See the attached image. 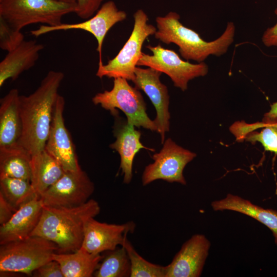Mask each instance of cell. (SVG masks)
Instances as JSON below:
<instances>
[{
  "mask_svg": "<svg viewBox=\"0 0 277 277\" xmlns=\"http://www.w3.org/2000/svg\"><path fill=\"white\" fill-rule=\"evenodd\" d=\"M135 227L132 221L122 224H108L91 217L85 225L81 247L93 254L113 250L123 245L128 234L132 233Z\"/></svg>",
  "mask_w": 277,
  "mask_h": 277,
  "instance_id": "14",
  "label": "cell"
},
{
  "mask_svg": "<svg viewBox=\"0 0 277 277\" xmlns=\"http://www.w3.org/2000/svg\"><path fill=\"white\" fill-rule=\"evenodd\" d=\"M94 185L85 171H65L62 177L40 196L44 206L74 207L86 203L93 194Z\"/></svg>",
  "mask_w": 277,
  "mask_h": 277,
  "instance_id": "10",
  "label": "cell"
},
{
  "mask_svg": "<svg viewBox=\"0 0 277 277\" xmlns=\"http://www.w3.org/2000/svg\"><path fill=\"white\" fill-rule=\"evenodd\" d=\"M246 128L249 132L243 136L242 142L246 141L253 144L259 142L265 151L277 154V118H263L261 122L247 123Z\"/></svg>",
  "mask_w": 277,
  "mask_h": 277,
  "instance_id": "26",
  "label": "cell"
},
{
  "mask_svg": "<svg viewBox=\"0 0 277 277\" xmlns=\"http://www.w3.org/2000/svg\"><path fill=\"white\" fill-rule=\"evenodd\" d=\"M24 41V35L0 17V48L7 52L17 47Z\"/></svg>",
  "mask_w": 277,
  "mask_h": 277,
  "instance_id": "28",
  "label": "cell"
},
{
  "mask_svg": "<svg viewBox=\"0 0 277 277\" xmlns=\"http://www.w3.org/2000/svg\"><path fill=\"white\" fill-rule=\"evenodd\" d=\"M214 211L231 210L249 216L267 227L272 232L277 245V211L265 209L250 201L231 193L225 197L212 202Z\"/></svg>",
  "mask_w": 277,
  "mask_h": 277,
  "instance_id": "20",
  "label": "cell"
},
{
  "mask_svg": "<svg viewBox=\"0 0 277 277\" xmlns=\"http://www.w3.org/2000/svg\"><path fill=\"white\" fill-rule=\"evenodd\" d=\"M131 265L126 249L123 246L109 251L103 256L93 276L95 277H129Z\"/></svg>",
  "mask_w": 277,
  "mask_h": 277,
  "instance_id": "25",
  "label": "cell"
},
{
  "mask_svg": "<svg viewBox=\"0 0 277 277\" xmlns=\"http://www.w3.org/2000/svg\"><path fill=\"white\" fill-rule=\"evenodd\" d=\"M76 5L56 0H2L0 17L20 31L34 24L56 26L62 23L64 16L75 12Z\"/></svg>",
  "mask_w": 277,
  "mask_h": 277,
  "instance_id": "4",
  "label": "cell"
},
{
  "mask_svg": "<svg viewBox=\"0 0 277 277\" xmlns=\"http://www.w3.org/2000/svg\"><path fill=\"white\" fill-rule=\"evenodd\" d=\"M104 1L76 0L74 13L81 18H89L97 11Z\"/></svg>",
  "mask_w": 277,
  "mask_h": 277,
  "instance_id": "29",
  "label": "cell"
},
{
  "mask_svg": "<svg viewBox=\"0 0 277 277\" xmlns=\"http://www.w3.org/2000/svg\"><path fill=\"white\" fill-rule=\"evenodd\" d=\"M57 251L54 243L38 236L1 245L0 272L32 275L37 268L52 260Z\"/></svg>",
  "mask_w": 277,
  "mask_h": 277,
  "instance_id": "5",
  "label": "cell"
},
{
  "mask_svg": "<svg viewBox=\"0 0 277 277\" xmlns=\"http://www.w3.org/2000/svg\"><path fill=\"white\" fill-rule=\"evenodd\" d=\"M103 257L101 254H93L81 247L72 252L55 253L53 260L59 263L64 277H91Z\"/></svg>",
  "mask_w": 277,
  "mask_h": 277,
  "instance_id": "22",
  "label": "cell"
},
{
  "mask_svg": "<svg viewBox=\"0 0 277 277\" xmlns=\"http://www.w3.org/2000/svg\"><path fill=\"white\" fill-rule=\"evenodd\" d=\"M126 18L127 13L124 11L120 10L113 1H109L102 5L95 15L83 22L62 23L56 26L43 25L38 28L31 30L30 34L35 37H38L53 31L73 29L89 32L95 37L97 41L96 50L99 54L98 65H101L103 64L102 57V46L107 32L115 24L124 21Z\"/></svg>",
  "mask_w": 277,
  "mask_h": 277,
  "instance_id": "11",
  "label": "cell"
},
{
  "mask_svg": "<svg viewBox=\"0 0 277 277\" xmlns=\"http://www.w3.org/2000/svg\"><path fill=\"white\" fill-rule=\"evenodd\" d=\"M163 144L160 152L153 155V162L145 167L142 175V185L146 186L154 181L162 180L185 185L184 169L196 154L179 146L170 138Z\"/></svg>",
  "mask_w": 277,
  "mask_h": 277,
  "instance_id": "9",
  "label": "cell"
},
{
  "mask_svg": "<svg viewBox=\"0 0 277 277\" xmlns=\"http://www.w3.org/2000/svg\"><path fill=\"white\" fill-rule=\"evenodd\" d=\"M116 138L109 147L117 151L120 156V168L124 174L123 182L129 184L132 178L133 162L135 154L141 149L151 151L153 149L144 146L140 141L141 133L134 129V126L127 122L122 126H115L113 131Z\"/></svg>",
  "mask_w": 277,
  "mask_h": 277,
  "instance_id": "17",
  "label": "cell"
},
{
  "mask_svg": "<svg viewBox=\"0 0 277 277\" xmlns=\"http://www.w3.org/2000/svg\"><path fill=\"white\" fill-rule=\"evenodd\" d=\"M162 72L148 67L136 66L135 78L132 82L135 87L143 91L155 108L156 116L153 120L157 132L161 137V143L165 141V133L169 131L170 115L169 111V95L167 87L160 81Z\"/></svg>",
  "mask_w": 277,
  "mask_h": 277,
  "instance_id": "12",
  "label": "cell"
},
{
  "mask_svg": "<svg viewBox=\"0 0 277 277\" xmlns=\"http://www.w3.org/2000/svg\"><path fill=\"white\" fill-rule=\"evenodd\" d=\"M277 15V7L274 10ZM262 41L263 44L267 47L277 46V22L273 26L268 28L264 32Z\"/></svg>",
  "mask_w": 277,
  "mask_h": 277,
  "instance_id": "32",
  "label": "cell"
},
{
  "mask_svg": "<svg viewBox=\"0 0 277 277\" xmlns=\"http://www.w3.org/2000/svg\"><path fill=\"white\" fill-rule=\"evenodd\" d=\"M123 246L126 249L130 259V277H166L167 266H161L147 261L137 252L127 238Z\"/></svg>",
  "mask_w": 277,
  "mask_h": 277,
  "instance_id": "27",
  "label": "cell"
},
{
  "mask_svg": "<svg viewBox=\"0 0 277 277\" xmlns=\"http://www.w3.org/2000/svg\"><path fill=\"white\" fill-rule=\"evenodd\" d=\"M180 19V15L172 11L164 16L156 17L157 30L154 37L166 44H176L182 57L188 61L201 63L210 55L221 56L226 53L234 41L235 27L233 22L227 23L219 37L206 42L196 32L184 26Z\"/></svg>",
  "mask_w": 277,
  "mask_h": 277,
  "instance_id": "3",
  "label": "cell"
},
{
  "mask_svg": "<svg viewBox=\"0 0 277 277\" xmlns=\"http://www.w3.org/2000/svg\"><path fill=\"white\" fill-rule=\"evenodd\" d=\"M64 107V98L59 94L45 150L58 162L65 171H77L81 168L71 135L65 124Z\"/></svg>",
  "mask_w": 277,
  "mask_h": 277,
  "instance_id": "13",
  "label": "cell"
},
{
  "mask_svg": "<svg viewBox=\"0 0 277 277\" xmlns=\"http://www.w3.org/2000/svg\"><path fill=\"white\" fill-rule=\"evenodd\" d=\"M44 205L36 197L15 211L11 218L0 226V244L25 239L37 225Z\"/></svg>",
  "mask_w": 277,
  "mask_h": 277,
  "instance_id": "16",
  "label": "cell"
},
{
  "mask_svg": "<svg viewBox=\"0 0 277 277\" xmlns=\"http://www.w3.org/2000/svg\"><path fill=\"white\" fill-rule=\"evenodd\" d=\"M92 101L94 105H99L109 111L113 115L117 114V109L121 110L126 115L127 122L134 126L157 131L154 121L147 114L146 104L141 92L130 85L126 79L114 78L112 88L96 94Z\"/></svg>",
  "mask_w": 277,
  "mask_h": 277,
  "instance_id": "7",
  "label": "cell"
},
{
  "mask_svg": "<svg viewBox=\"0 0 277 277\" xmlns=\"http://www.w3.org/2000/svg\"><path fill=\"white\" fill-rule=\"evenodd\" d=\"M37 277H64L59 263L51 260L37 268L33 273Z\"/></svg>",
  "mask_w": 277,
  "mask_h": 277,
  "instance_id": "30",
  "label": "cell"
},
{
  "mask_svg": "<svg viewBox=\"0 0 277 277\" xmlns=\"http://www.w3.org/2000/svg\"><path fill=\"white\" fill-rule=\"evenodd\" d=\"M31 183L39 197L56 182L65 171L45 149L32 155Z\"/></svg>",
  "mask_w": 277,
  "mask_h": 277,
  "instance_id": "21",
  "label": "cell"
},
{
  "mask_svg": "<svg viewBox=\"0 0 277 277\" xmlns=\"http://www.w3.org/2000/svg\"><path fill=\"white\" fill-rule=\"evenodd\" d=\"M31 156L19 143L0 147V177H10L30 181Z\"/></svg>",
  "mask_w": 277,
  "mask_h": 277,
  "instance_id": "23",
  "label": "cell"
},
{
  "mask_svg": "<svg viewBox=\"0 0 277 277\" xmlns=\"http://www.w3.org/2000/svg\"><path fill=\"white\" fill-rule=\"evenodd\" d=\"M0 193L16 211L39 197L30 181L10 177H0Z\"/></svg>",
  "mask_w": 277,
  "mask_h": 277,
  "instance_id": "24",
  "label": "cell"
},
{
  "mask_svg": "<svg viewBox=\"0 0 277 277\" xmlns=\"http://www.w3.org/2000/svg\"><path fill=\"white\" fill-rule=\"evenodd\" d=\"M210 242L203 234H195L186 241L167 266L166 277H199L209 254Z\"/></svg>",
  "mask_w": 277,
  "mask_h": 277,
  "instance_id": "15",
  "label": "cell"
},
{
  "mask_svg": "<svg viewBox=\"0 0 277 277\" xmlns=\"http://www.w3.org/2000/svg\"><path fill=\"white\" fill-rule=\"evenodd\" d=\"M152 55L143 52L137 66H146L156 69L167 74L175 87L184 91L188 88L189 81L204 76L208 72V66L204 62L192 64L182 60L173 50L165 49L158 44L155 46H146Z\"/></svg>",
  "mask_w": 277,
  "mask_h": 277,
  "instance_id": "8",
  "label": "cell"
},
{
  "mask_svg": "<svg viewBox=\"0 0 277 277\" xmlns=\"http://www.w3.org/2000/svg\"><path fill=\"white\" fill-rule=\"evenodd\" d=\"M16 210L0 193V225L7 222L13 216Z\"/></svg>",
  "mask_w": 277,
  "mask_h": 277,
  "instance_id": "31",
  "label": "cell"
},
{
  "mask_svg": "<svg viewBox=\"0 0 277 277\" xmlns=\"http://www.w3.org/2000/svg\"><path fill=\"white\" fill-rule=\"evenodd\" d=\"M0 1H2V0H0Z\"/></svg>",
  "mask_w": 277,
  "mask_h": 277,
  "instance_id": "35",
  "label": "cell"
},
{
  "mask_svg": "<svg viewBox=\"0 0 277 277\" xmlns=\"http://www.w3.org/2000/svg\"><path fill=\"white\" fill-rule=\"evenodd\" d=\"M60 2H66V3H76V0H56Z\"/></svg>",
  "mask_w": 277,
  "mask_h": 277,
  "instance_id": "34",
  "label": "cell"
},
{
  "mask_svg": "<svg viewBox=\"0 0 277 277\" xmlns=\"http://www.w3.org/2000/svg\"><path fill=\"white\" fill-rule=\"evenodd\" d=\"M44 46L35 41H24L8 52L0 63V87L8 79L15 80L25 71L33 67Z\"/></svg>",
  "mask_w": 277,
  "mask_h": 277,
  "instance_id": "18",
  "label": "cell"
},
{
  "mask_svg": "<svg viewBox=\"0 0 277 277\" xmlns=\"http://www.w3.org/2000/svg\"><path fill=\"white\" fill-rule=\"evenodd\" d=\"M19 97L12 89L0 101V147L18 143L22 132Z\"/></svg>",
  "mask_w": 277,
  "mask_h": 277,
  "instance_id": "19",
  "label": "cell"
},
{
  "mask_svg": "<svg viewBox=\"0 0 277 277\" xmlns=\"http://www.w3.org/2000/svg\"><path fill=\"white\" fill-rule=\"evenodd\" d=\"M263 118L267 120H274L277 118V102L270 105V109L268 112L265 113Z\"/></svg>",
  "mask_w": 277,
  "mask_h": 277,
  "instance_id": "33",
  "label": "cell"
},
{
  "mask_svg": "<svg viewBox=\"0 0 277 277\" xmlns=\"http://www.w3.org/2000/svg\"><path fill=\"white\" fill-rule=\"evenodd\" d=\"M64 76L61 71H49L33 92L20 95L22 132L18 143L31 155L45 149L58 89Z\"/></svg>",
  "mask_w": 277,
  "mask_h": 277,
  "instance_id": "1",
  "label": "cell"
},
{
  "mask_svg": "<svg viewBox=\"0 0 277 277\" xmlns=\"http://www.w3.org/2000/svg\"><path fill=\"white\" fill-rule=\"evenodd\" d=\"M101 211L98 202L90 199L74 207L44 206L37 225L31 236H38L54 243L58 253L74 252L82 245L86 221Z\"/></svg>",
  "mask_w": 277,
  "mask_h": 277,
  "instance_id": "2",
  "label": "cell"
},
{
  "mask_svg": "<svg viewBox=\"0 0 277 277\" xmlns=\"http://www.w3.org/2000/svg\"><path fill=\"white\" fill-rule=\"evenodd\" d=\"M133 18V28L128 39L113 58L106 65H98L97 77H122L132 82L134 80V70L143 53V45L148 36L154 35L157 29L147 23L148 15L142 9L137 10Z\"/></svg>",
  "mask_w": 277,
  "mask_h": 277,
  "instance_id": "6",
  "label": "cell"
}]
</instances>
